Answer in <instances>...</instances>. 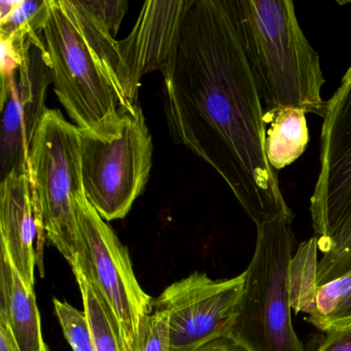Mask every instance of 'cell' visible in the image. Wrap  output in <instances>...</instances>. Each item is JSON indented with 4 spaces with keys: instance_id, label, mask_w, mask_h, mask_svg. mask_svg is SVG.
Instances as JSON below:
<instances>
[{
    "instance_id": "6da1fadb",
    "label": "cell",
    "mask_w": 351,
    "mask_h": 351,
    "mask_svg": "<svg viewBox=\"0 0 351 351\" xmlns=\"http://www.w3.org/2000/svg\"><path fill=\"white\" fill-rule=\"evenodd\" d=\"M163 77L172 141L221 176L256 226L293 217L267 157L263 100L238 0H193Z\"/></svg>"
},
{
    "instance_id": "7a4b0ae2",
    "label": "cell",
    "mask_w": 351,
    "mask_h": 351,
    "mask_svg": "<svg viewBox=\"0 0 351 351\" xmlns=\"http://www.w3.org/2000/svg\"><path fill=\"white\" fill-rule=\"evenodd\" d=\"M116 36L90 0H48L44 42L54 91L83 130L141 108L129 96Z\"/></svg>"
},
{
    "instance_id": "3957f363",
    "label": "cell",
    "mask_w": 351,
    "mask_h": 351,
    "mask_svg": "<svg viewBox=\"0 0 351 351\" xmlns=\"http://www.w3.org/2000/svg\"><path fill=\"white\" fill-rule=\"evenodd\" d=\"M250 65L267 110L295 108L324 118L326 83L318 53L306 38L291 0H238Z\"/></svg>"
},
{
    "instance_id": "277c9868",
    "label": "cell",
    "mask_w": 351,
    "mask_h": 351,
    "mask_svg": "<svg viewBox=\"0 0 351 351\" xmlns=\"http://www.w3.org/2000/svg\"><path fill=\"white\" fill-rule=\"evenodd\" d=\"M29 173L36 223L64 256L73 271H87L77 202L85 195L82 174L79 127L67 122L59 110H49L29 149Z\"/></svg>"
},
{
    "instance_id": "5b68a950",
    "label": "cell",
    "mask_w": 351,
    "mask_h": 351,
    "mask_svg": "<svg viewBox=\"0 0 351 351\" xmlns=\"http://www.w3.org/2000/svg\"><path fill=\"white\" fill-rule=\"evenodd\" d=\"M293 217L256 225V250L245 273L237 322L230 339L247 351H305L291 322L289 268Z\"/></svg>"
},
{
    "instance_id": "8992f818",
    "label": "cell",
    "mask_w": 351,
    "mask_h": 351,
    "mask_svg": "<svg viewBox=\"0 0 351 351\" xmlns=\"http://www.w3.org/2000/svg\"><path fill=\"white\" fill-rule=\"evenodd\" d=\"M80 135L86 198L104 221L124 219L152 170L153 139L143 110L122 112Z\"/></svg>"
},
{
    "instance_id": "52a82bcc",
    "label": "cell",
    "mask_w": 351,
    "mask_h": 351,
    "mask_svg": "<svg viewBox=\"0 0 351 351\" xmlns=\"http://www.w3.org/2000/svg\"><path fill=\"white\" fill-rule=\"evenodd\" d=\"M80 237L90 275L114 314L127 351H137L141 326L154 300L135 277L126 246L86 195L77 202Z\"/></svg>"
},
{
    "instance_id": "ba28073f",
    "label": "cell",
    "mask_w": 351,
    "mask_h": 351,
    "mask_svg": "<svg viewBox=\"0 0 351 351\" xmlns=\"http://www.w3.org/2000/svg\"><path fill=\"white\" fill-rule=\"evenodd\" d=\"M244 282V272L219 280L195 272L166 287L154 300L153 310L169 315L171 351H195L230 338L239 316Z\"/></svg>"
},
{
    "instance_id": "9c48e42d",
    "label": "cell",
    "mask_w": 351,
    "mask_h": 351,
    "mask_svg": "<svg viewBox=\"0 0 351 351\" xmlns=\"http://www.w3.org/2000/svg\"><path fill=\"white\" fill-rule=\"evenodd\" d=\"M322 119L319 171L310 199L317 246L328 241L351 215V66L326 101Z\"/></svg>"
},
{
    "instance_id": "30bf717a",
    "label": "cell",
    "mask_w": 351,
    "mask_h": 351,
    "mask_svg": "<svg viewBox=\"0 0 351 351\" xmlns=\"http://www.w3.org/2000/svg\"><path fill=\"white\" fill-rule=\"evenodd\" d=\"M19 57V66L1 75V180L29 170L30 145L49 110L46 95L53 84L44 34L30 38Z\"/></svg>"
},
{
    "instance_id": "8fae6325",
    "label": "cell",
    "mask_w": 351,
    "mask_h": 351,
    "mask_svg": "<svg viewBox=\"0 0 351 351\" xmlns=\"http://www.w3.org/2000/svg\"><path fill=\"white\" fill-rule=\"evenodd\" d=\"M192 3L193 0L147 1L130 34L119 40L125 83L136 106L143 75L156 71L163 75L173 61Z\"/></svg>"
},
{
    "instance_id": "7c38bea8",
    "label": "cell",
    "mask_w": 351,
    "mask_h": 351,
    "mask_svg": "<svg viewBox=\"0 0 351 351\" xmlns=\"http://www.w3.org/2000/svg\"><path fill=\"white\" fill-rule=\"evenodd\" d=\"M0 247L30 291H34V269L44 275V241L36 223L29 170L12 172L0 184Z\"/></svg>"
},
{
    "instance_id": "4fadbf2b",
    "label": "cell",
    "mask_w": 351,
    "mask_h": 351,
    "mask_svg": "<svg viewBox=\"0 0 351 351\" xmlns=\"http://www.w3.org/2000/svg\"><path fill=\"white\" fill-rule=\"evenodd\" d=\"M0 254V319L7 322L20 351H49L36 293L28 289L3 247Z\"/></svg>"
},
{
    "instance_id": "5bb4252c",
    "label": "cell",
    "mask_w": 351,
    "mask_h": 351,
    "mask_svg": "<svg viewBox=\"0 0 351 351\" xmlns=\"http://www.w3.org/2000/svg\"><path fill=\"white\" fill-rule=\"evenodd\" d=\"M265 122L270 125L266 132L267 157L278 172L307 149L310 137L306 114L295 108H277L265 112Z\"/></svg>"
},
{
    "instance_id": "9a60e30c",
    "label": "cell",
    "mask_w": 351,
    "mask_h": 351,
    "mask_svg": "<svg viewBox=\"0 0 351 351\" xmlns=\"http://www.w3.org/2000/svg\"><path fill=\"white\" fill-rule=\"evenodd\" d=\"M73 274L81 289L96 351H127L114 314L93 279L79 270L73 271Z\"/></svg>"
},
{
    "instance_id": "2e32d148",
    "label": "cell",
    "mask_w": 351,
    "mask_h": 351,
    "mask_svg": "<svg viewBox=\"0 0 351 351\" xmlns=\"http://www.w3.org/2000/svg\"><path fill=\"white\" fill-rule=\"evenodd\" d=\"M48 18V0L17 1L15 7L0 18L1 44L20 61L19 55L30 38L44 34Z\"/></svg>"
},
{
    "instance_id": "e0dca14e",
    "label": "cell",
    "mask_w": 351,
    "mask_h": 351,
    "mask_svg": "<svg viewBox=\"0 0 351 351\" xmlns=\"http://www.w3.org/2000/svg\"><path fill=\"white\" fill-rule=\"evenodd\" d=\"M317 238L314 236L299 246L289 268L291 308L310 315L317 289Z\"/></svg>"
},
{
    "instance_id": "ac0fdd59",
    "label": "cell",
    "mask_w": 351,
    "mask_h": 351,
    "mask_svg": "<svg viewBox=\"0 0 351 351\" xmlns=\"http://www.w3.org/2000/svg\"><path fill=\"white\" fill-rule=\"evenodd\" d=\"M318 250L322 252L317 264L318 287L351 272V215Z\"/></svg>"
},
{
    "instance_id": "d6986e66",
    "label": "cell",
    "mask_w": 351,
    "mask_h": 351,
    "mask_svg": "<svg viewBox=\"0 0 351 351\" xmlns=\"http://www.w3.org/2000/svg\"><path fill=\"white\" fill-rule=\"evenodd\" d=\"M55 312L63 334L73 351H96L93 332L85 310L77 309L67 302L54 298Z\"/></svg>"
},
{
    "instance_id": "ffe728a7",
    "label": "cell",
    "mask_w": 351,
    "mask_h": 351,
    "mask_svg": "<svg viewBox=\"0 0 351 351\" xmlns=\"http://www.w3.org/2000/svg\"><path fill=\"white\" fill-rule=\"evenodd\" d=\"M137 351H171L167 312L152 310L141 326Z\"/></svg>"
},
{
    "instance_id": "44dd1931",
    "label": "cell",
    "mask_w": 351,
    "mask_h": 351,
    "mask_svg": "<svg viewBox=\"0 0 351 351\" xmlns=\"http://www.w3.org/2000/svg\"><path fill=\"white\" fill-rule=\"evenodd\" d=\"M314 351H351V324L326 332Z\"/></svg>"
},
{
    "instance_id": "7402d4cb",
    "label": "cell",
    "mask_w": 351,
    "mask_h": 351,
    "mask_svg": "<svg viewBox=\"0 0 351 351\" xmlns=\"http://www.w3.org/2000/svg\"><path fill=\"white\" fill-rule=\"evenodd\" d=\"M351 324V289L345 299L341 302L332 315L326 320L322 332H328L332 328H343Z\"/></svg>"
},
{
    "instance_id": "603a6c76",
    "label": "cell",
    "mask_w": 351,
    "mask_h": 351,
    "mask_svg": "<svg viewBox=\"0 0 351 351\" xmlns=\"http://www.w3.org/2000/svg\"><path fill=\"white\" fill-rule=\"evenodd\" d=\"M195 351H247L230 338L217 339Z\"/></svg>"
},
{
    "instance_id": "cb8c5ba5",
    "label": "cell",
    "mask_w": 351,
    "mask_h": 351,
    "mask_svg": "<svg viewBox=\"0 0 351 351\" xmlns=\"http://www.w3.org/2000/svg\"><path fill=\"white\" fill-rule=\"evenodd\" d=\"M0 351H20L5 320L0 319Z\"/></svg>"
}]
</instances>
